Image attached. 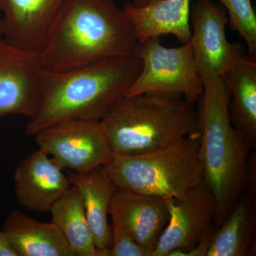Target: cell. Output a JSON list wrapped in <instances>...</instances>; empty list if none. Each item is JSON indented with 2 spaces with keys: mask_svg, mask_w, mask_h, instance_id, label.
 <instances>
[{
  "mask_svg": "<svg viewBox=\"0 0 256 256\" xmlns=\"http://www.w3.org/2000/svg\"><path fill=\"white\" fill-rule=\"evenodd\" d=\"M130 20L114 0H65L40 52L44 69L70 70L134 56Z\"/></svg>",
  "mask_w": 256,
  "mask_h": 256,
  "instance_id": "1",
  "label": "cell"
},
{
  "mask_svg": "<svg viewBox=\"0 0 256 256\" xmlns=\"http://www.w3.org/2000/svg\"><path fill=\"white\" fill-rule=\"evenodd\" d=\"M142 62L136 56L110 58L70 70L43 69L38 112L26 127L34 136L70 120L100 122L137 78Z\"/></svg>",
  "mask_w": 256,
  "mask_h": 256,
  "instance_id": "2",
  "label": "cell"
},
{
  "mask_svg": "<svg viewBox=\"0 0 256 256\" xmlns=\"http://www.w3.org/2000/svg\"><path fill=\"white\" fill-rule=\"evenodd\" d=\"M204 92L198 102V156L203 178L214 195V229L222 224L244 192L248 160L252 150L230 122V92L222 77L202 76Z\"/></svg>",
  "mask_w": 256,
  "mask_h": 256,
  "instance_id": "3",
  "label": "cell"
},
{
  "mask_svg": "<svg viewBox=\"0 0 256 256\" xmlns=\"http://www.w3.org/2000/svg\"><path fill=\"white\" fill-rule=\"evenodd\" d=\"M99 124L112 153L118 156L140 154L200 136L193 104L176 94L124 96Z\"/></svg>",
  "mask_w": 256,
  "mask_h": 256,
  "instance_id": "4",
  "label": "cell"
},
{
  "mask_svg": "<svg viewBox=\"0 0 256 256\" xmlns=\"http://www.w3.org/2000/svg\"><path fill=\"white\" fill-rule=\"evenodd\" d=\"M200 136L186 137L154 150L114 154L102 169L117 188L178 198L203 180Z\"/></svg>",
  "mask_w": 256,
  "mask_h": 256,
  "instance_id": "5",
  "label": "cell"
},
{
  "mask_svg": "<svg viewBox=\"0 0 256 256\" xmlns=\"http://www.w3.org/2000/svg\"><path fill=\"white\" fill-rule=\"evenodd\" d=\"M134 56L142 62V68L126 96L176 94L194 104L203 94V80L190 42L168 48L161 44L160 38H153L138 44Z\"/></svg>",
  "mask_w": 256,
  "mask_h": 256,
  "instance_id": "6",
  "label": "cell"
},
{
  "mask_svg": "<svg viewBox=\"0 0 256 256\" xmlns=\"http://www.w3.org/2000/svg\"><path fill=\"white\" fill-rule=\"evenodd\" d=\"M34 136L38 149L60 169L76 174L102 168L114 156L99 122L66 121L44 128Z\"/></svg>",
  "mask_w": 256,
  "mask_h": 256,
  "instance_id": "7",
  "label": "cell"
},
{
  "mask_svg": "<svg viewBox=\"0 0 256 256\" xmlns=\"http://www.w3.org/2000/svg\"><path fill=\"white\" fill-rule=\"evenodd\" d=\"M170 218L151 256H184L213 229L216 205L204 180L178 198H170Z\"/></svg>",
  "mask_w": 256,
  "mask_h": 256,
  "instance_id": "8",
  "label": "cell"
},
{
  "mask_svg": "<svg viewBox=\"0 0 256 256\" xmlns=\"http://www.w3.org/2000/svg\"><path fill=\"white\" fill-rule=\"evenodd\" d=\"M226 10L212 0H196L191 6L190 43L202 76H223L230 66L246 54L240 43L227 40Z\"/></svg>",
  "mask_w": 256,
  "mask_h": 256,
  "instance_id": "9",
  "label": "cell"
},
{
  "mask_svg": "<svg viewBox=\"0 0 256 256\" xmlns=\"http://www.w3.org/2000/svg\"><path fill=\"white\" fill-rule=\"evenodd\" d=\"M43 66L38 52L16 48L0 33V118L38 112Z\"/></svg>",
  "mask_w": 256,
  "mask_h": 256,
  "instance_id": "10",
  "label": "cell"
},
{
  "mask_svg": "<svg viewBox=\"0 0 256 256\" xmlns=\"http://www.w3.org/2000/svg\"><path fill=\"white\" fill-rule=\"evenodd\" d=\"M15 195L28 212L46 213L72 186L52 158L38 149L22 160L15 170Z\"/></svg>",
  "mask_w": 256,
  "mask_h": 256,
  "instance_id": "11",
  "label": "cell"
},
{
  "mask_svg": "<svg viewBox=\"0 0 256 256\" xmlns=\"http://www.w3.org/2000/svg\"><path fill=\"white\" fill-rule=\"evenodd\" d=\"M169 200L117 188L109 215L119 220L151 256L169 220Z\"/></svg>",
  "mask_w": 256,
  "mask_h": 256,
  "instance_id": "12",
  "label": "cell"
},
{
  "mask_svg": "<svg viewBox=\"0 0 256 256\" xmlns=\"http://www.w3.org/2000/svg\"><path fill=\"white\" fill-rule=\"evenodd\" d=\"M65 0H0V32L16 48L40 53Z\"/></svg>",
  "mask_w": 256,
  "mask_h": 256,
  "instance_id": "13",
  "label": "cell"
},
{
  "mask_svg": "<svg viewBox=\"0 0 256 256\" xmlns=\"http://www.w3.org/2000/svg\"><path fill=\"white\" fill-rule=\"evenodd\" d=\"M192 0H133L124 4L138 44L166 35L185 44L191 38Z\"/></svg>",
  "mask_w": 256,
  "mask_h": 256,
  "instance_id": "14",
  "label": "cell"
},
{
  "mask_svg": "<svg viewBox=\"0 0 256 256\" xmlns=\"http://www.w3.org/2000/svg\"><path fill=\"white\" fill-rule=\"evenodd\" d=\"M230 92V122L252 150L256 148V58L246 54L222 76Z\"/></svg>",
  "mask_w": 256,
  "mask_h": 256,
  "instance_id": "15",
  "label": "cell"
},
{
  "mask_svg": "<svg viewBox=\"0 0 256 256\" xmlns=\"http://www.w3.org/2000/svg\"><path fill=\"white\" fill-rule=\"evenodd\" d=\"M68 178L72 185L80 192L96 248L100 256H107L110 242L108 215L117 188L102 168L84 174L72 172Z\"/></svg>",
  "mask_w": 256,
  "mask_h": 256,
  "instance_id": "16",
  "label": "cell"
},
{
  "mask_svg": "<svg viewBox=\"0 0 256 256\" xmlns=\"http://www.w3.org/2000/svg\"><path fill=\"white\" fill-rule=\"evenodd\" d=\"M3 232L18 256H75L54 224L43 223L14 210Z\"/></svg>",
  "mask_w": 256,
  "mask_h": 256,
  "instance_id": "17",
  "label": "cell"
},
{
  "mask_svg": "<svg viewBox=\"0 0 256 256\" xmlns=\"http://www.w3.org/2000/svg\"><path fill=\"white\" fill-rule=\"evenodd\" d=\"M256 196L244 192L222 224L214 229L206 256H247L256 244Z\"/></svg>",
  "mask_w": 256,
  "mask_h": 256,
  "instance_id": "18",
  "label": "cell"
},
{
  "mask_svg": "<svg viewBox=\"0 0 256 256\" xmlns=\"http://www.w3.org/2000/svg\"><path fill=\"white\" fill-rule=\"evenodd\" d=\"M75 256H100L88 222L80 192L72 185L50 210Z\"/></svg>",
  "mask_w": 256,
  "mask_h": 256,
  "instance_id": "19",
  "label": "cell"
},
{
  "mask_svg": "<svg viewBox=\"0 0 256 256\" xmlns=\"http://www.w3.org/2000/svg\"><path fill=\"white\" fill-rule=\"evenodd\" d=\"M226 10L228 24L246 44V53L256 58V14L252 0H217Z\"/></svg>",
  "mask_w": 256,
  "mask_h": 256,
  "instance_id": "20",
  "label": "cell"
},
{
  "mask_svg": "<svg viewBox=\"0 0 256 256\" xmlns=\"http://www.w3.org/2000/svg\"><path fill=\"white\" fill-rule=\"evenodd\" d=\"M111 220L110 242L107 256H150V252L134 240L119 220Z\"/></svg>",
  "mask_w": 256,
  "mask_h": 256,
  "instance_id": "21",
  "label": "cell"
},
{
  "mask_svg": "<svg viewBox=\"0 0 256 256\" xmlns=\"http://www.w3.org/2000/svg\"><path fill=\"white\" fill-rule=\"evenodd\" d=\"M256 153L250 151L244 180V192L256 196Z\"/></svg>",
  "mask_w": 256,
  "mask_h": 256,
  "instance_id": "22",
  "label": "cell"
},
{
  "mask_svg": "<svg viewBox=\"0 0 256 256\" xmlns=\"http://www.w3.org/2000/svg\"><path fill=\"white\" fill-rule=\"evenodd\" d=\"M0 256H18L10 246L3 230H0Z\"/></svg>",
  "mask_w": 256,
  "mask_h": 256,
  "instance_id": "23",
  "label": "cell"
}]
</instances>
